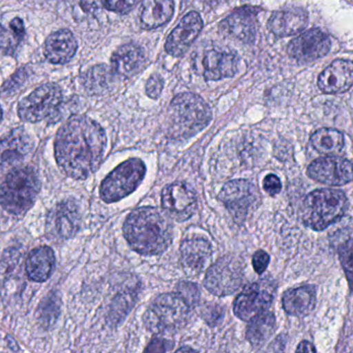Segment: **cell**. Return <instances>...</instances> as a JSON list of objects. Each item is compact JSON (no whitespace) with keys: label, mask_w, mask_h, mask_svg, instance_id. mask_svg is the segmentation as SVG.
Instances as JSON below:
<instances>
[{"label":"cell","mask_w":353,"mask_h":353,"mask_svg":"<svg viewBox=\"0 0 353 353\" xmlns=\"http://www.w3.org/2000/svg\"><path fill=\"white\" fill-rule=\"evenodd\" d=\"M249 321L247 339L254 347H260L265 344L266 341L276 330V318L272 312L265 311L258 314Z\"/></svg>","instance_id":"obj_28"},{"label":"cell","mask_w":353,"mask_h":353,"mask_svg":"<svg viewBox=\"0 0 353 353\" xmlns=\"http://www.w3.org/2000/svg\"><path fill=\"white\" fill-rule=\"evenodd\" d=\"M263 189L268 195H278L282 189V183L276 175L268 174L263 179Z\"/></svg>","instance_id":"obj_37"},{"label":"cell","mask_w":353,"mask_h":353,"mask_svg":"<svg viewBox=\"0 0 353 353\" xmlns=\"http://www.w3.org/2000/svg\"><path fill=\"white\" fill-rule=\"evenodd\" d=\"M1 119H3V109L0 107V121H1Z\"/></svg>","instance_id":"obj_42"},{"label":"cell","mask_w":353,"mask_h":353,"mask_svg":"<svg viewBox=\"0 0 353 353\" xmlns=\"http://www.w3.org/2000/svg\"><path fill=\"white\" fill-rule=\"evenodd\" d=\"M26 36L24 23L20 18H15L9 28L0 26V55H12Z\"/></svg>","instance_id":"obj_30"},{"label":"cell","mask_w":353,"mask_h":353,"mask_svg":"<svg viewBox=\"0 0 353 353\" xmlns=\"http://www.w3.org/2000/svg\"><path fill=\"white\" fill-rule=\"evenodd\" d=\"M174 13L173 0H143L140 22L145 30H154L170 21Z\"/></svg>","instance_id":"obj_25"},{"label":"cell","mask_w":353,"mask_h":353,"mask_svg":"<svg viewBox=\"0 0 353 353\" xmlns=\"http://www.w3.org/2000/svg\"><path fill=\"white\" fill-rule=\"evenodd\" d=\"M110 79V73L106 65H97L83 76V85L92 94H102L108 90Z\"/></svg>","instance_id":"obj_31"},{"label":"cell","mask_w":353,"mask_h":353,"mask_svg":"<svg viewBox=\"0 0 353 353\" xmlns=\"http://www.w3.org/2000/svg\"><path fill=\"white\" fill-rule=\"evenodd\" d=\"M257 13L258 10L250 7L235 10L221 22L220 30L226 36L251 44L257 34Z\"/></svg>","instance_id":"obj_17"},{"label":"cell","mask_w":353,"mask_h":353,"mask_svg":"<svg viewBox=\"0 0 353 353\" xmlns=\"http://www.w3.org/2000/svg\"><path fill=\"white\" fill-rule=\"evenodd\" d=\"M203 28L201 16L196 12L187 14L167 38L165 49L172 57H183L197 39Z\"/></svg>","instance_id":"obj_16"},{"label":"cell","mask_w":353,"mask_h":353,"mask_svg":"<svg viewBox=\"0 0 353 353\" xmlns=\"http://www.w3.org/2000/svg\"><path fill=\"white\" fill-rule=\"evenodd\" d=\"M347 210L348 199L342 191L316 190L303 200L301 220L309 228L322 231L342 219Z\"/></svg>","instance_id":"obj_4"},{"label":"cell","mask_w":353,"mask_h":353,"mask_svg":"<svg viewBox=\"0 0 353 353\" xmlns=\"http://www.w3.org/2000/svg\"><path fill=\"white\" fill-rule=\"evenodd\" d=\"M82 214L79 203L74 199L59 202L49 212L47 232L50 239L67 241L77 234L81 228Z\"/></svg>","instance_id":"obj_11"},{"label":"cell","mask_w":353,"mask_h":353,"mask_svg":"<svg viewBox=\"0 0 353 353\" xmlns=\"http://www.w3.org/2000/svg\"><path fill=\"white\" fill-rule=\"evenodd\" d=\"M239 68V57L226 51L210 50L202 59L203 77L208 81H216L233 77Z\"/></svg>","instance_id":"obj_22"},{"label":"cell","mask_w":353,"mask_h":353,"mask_svg":"<svg viewBox=\"0 0 353 353\" xmlns=\"http://www.w3.org/2000/svg\"><path fill=\"white\" fill-rule=\"evenodd\" d=\"M235 222L243 224L250 212L260 203V193L257 187L245 179L229 181L223 187L219 195Z\"/></svg>","instance_id":"obj_9"},{"label":"cell","mask_w":353,"mask_h":353,"mask_svg":"<svg viewBox=\"0 0 353 353\" xmlns=\"http://www.w3.org/2000/svg\"><path fill=\"white\" fill-rule=\"evenodd\" d=\"M164 82L162 77L159 74H154L150 76V79L146 82V94L150 98L158 99L162 94L163 88H164Z\"/></svg>","instance_id":"obj_35"},{"label":"cell","mask_w":353,"mask_h":353,"mask_svg":"<svg viewBox=\"0 0 353 353\" xmlns=\"http://www.w3.org/2000/svg\"><path fill=\"white\" fill-rule=\"evenodd\" d=\"M75 3L88 13H92L103 7V0H75Z\"/></svg>","instance_id":"obj_39"},{"label":"cell","mask_w":353,"mask_h":353,"mask_svg":"<svg viewBox=\"0 0 353 353\" xmlns=\"http://www.w3.org/2000/svg\"><path fill=\"white\" fill-rule=\"evenodd\" d=\"M168 345H166V341L160 338L152 339V342L145 348L146 352H165L168 350Z\"/></svg>","instance_id":"obj_40"},{"label":"cell","mask_w":353,"mask_h":353,"mask_svg":"<svg viewBox=\"0 0 353 353\" xmlns=\"http://www.w3.org/2000/svg\"><path fill=\"white\" fill-rule=\"evenodd\" d=\"M146 167L140 159L121 163L107 175L101 185L100 195L106 203H114L133 193L145 176Z\"/></svg>","instance_id":"obj_7"},{"label":"cell","mask_w":353,"mask_h":353,"mask_svg":"<svg viewBox=\"0 0 353 353\" xmlns=\"http://www.w3.org/2000/svg\"><path fill=\"white\" fill-rule=\"evenodd\" d=\"M311 143L320 154L336 156L344 148V135L338 130L324 128L311 136Z\"/></svg>","instance_id":"obj_29"},{"label":"cell","mask_w":353,"mask_h":353,"mask_svg":"<svg viewBox=\"0 0 353 353\" xmlns=\"http://www.w3.org/2000/svg\"><path fill=\"white\" fill-rule=\"evenodd\" d=\"M139 0H103V7L119 14H127L137 5Z\"/></svg>","instance_id":"obj_33"},{"label":"cell","mask_w":353,"mask_h":353,"mask_svg":"<svg viewBox=\"0 0 353 353\" xmlns=\"http://www.w3.org/2000/svg\"><path fill=\"white\" fill-rule=\"evenodd\" d=\"M297 352H316V348L313 346V344L307 342V341H303L301 344L299 345V347L296 348Z\"/></svg>","instance_id":"obj_41"},{"label":"cell","mask_w":353,"mask_h":353,"mask_svg":"<svg viewBox=\"0 0 353 353\" xmlns=\"http://www.w3.org/2000/svg\"><path fill=\"white\" fill-rule=\"evenodd\" d=\"M123 235L130 247L141 255H160L172 243L173 226L168 214L152 206L137 208L128 216Z\"/></svg>","instance_id":"obj_2"},{"label":"cell","mask_w":353,"mask_h":353,"mask_svg":"<svg viewBox=\"0 0 353 353\" xmlns=\"http://www.w3.org/2000/svg\"><path fill=\"white\" fill-rule=\"evenodd\" d=\"M340 258L348 280H350L351 272H352V239L351 237H349L348 241L341 248Z\"/></svg>","instance_id":"obj_34"},{"label":"cell","mask_w":353,"mask_h":353,"mask_svg":"<svg viewBox=\"0 0 353 353\" xmlns=\"http://www.w3.org/2000/svg\"><path fill=\"white\" fill-rule=\"evenodd\" d=\"M212 249L203 239H185L181 247V261L185 272L199 274L212 261Z\"/></svg>","instance_id":"obj_20"},{"label":"cell","mask_w":353,"mask_h":353,"mask_svg":"<svg viewBox=\"0 0 353 353\" xmlns=\"http://www.w3.org/2000/svg\"><path fill=\"white\" fill-rule=\"evenodd\" d=\"M106 146L104 129L90 117L76 115L57 132L55 159L68 176L85 179L98 170Z\"/></svg>","instance_id":"obj_1"},{"label":"cell","mask_w":353,"mask_h":353,"mask_svg":"<svg viewBox=\"0 0 353 353\" xmlns=\"http://www.w3.org/2000/svg\"><path fill=\"white\" fill-rule=\"evenodd\" d=\"M54 268V252L46 245L32 250L26 260V274L34 282H45L48 280Z\"/></svg>","instance_id":"obj_26"},{"label":"cell","mask_w":353,"mask_h":353,"mask_svg":"<svg viewBox=\"0 0 353 353\" xmlns=\"http://www.w3.org/2000/svg\"><path fill=\"white\" fill-rule=\"evenodd\" d=\"M274 297V286L268 280L249 285L235 299L233 311L243 321L268 311Z\"/></svg>","instance_id":"obj_12"},{"label":"cell","mask_w":353,"mask_h":353,"mask_svg":"<svg viewBox=\"0 0 353 353\" xmlns=\"http://www.w3.org/2000/svg\"><path fill=\"white\" fill-rule=\"evenodd\" d=\"M144 63V51L135 44H125L119 47L111 57L113 72L121 77H133L142 69Z\"/></svg>","instance_id":"obj_24"},{"label":"cell","mask_w":353,"mask_h":353,"mask_svg":"<svg viewBox=\"0 0 353 353\" xmlns=\"http://www.w3.org/2000/svg\"><path fill=\"white\" fill-rule=\"evenodd\" d=\"M77 48V41L73 32L69 30H61L47 38L44 54L51 63L65 65L73 59Z\"/></svg>","instance_id":"obj_23"},{"label":"cell","mask_w":353,"mask_h":353,"mask_svg":"<svg viewBox=\"0 0 353 353\" xmlns=\"http://www.w3.org/2000/svg\"><path fill=\"white\" fill-rule=\"evenodd\" d=\"M201 315L210 325H216V322L221 319V316H222V309L219 305L210 303V305L202 307Z\"/></svg>","instance_id":"obj_36"},{"label":"cell","mask_w":353,"mask_h":353,"mask_svg":"<svg viewBox=\"0 0 353 353\" xmlns=\"http://www.w3.org/2000/svg\"><path fill=\"white\" fill-rule=\"evenodd\" d=\"M353 83V63L351 61H332L318 78V88L324 94L347 92Z\"/></svg>","instance_id":"obj_19"},{"label":"cell","mask_w":353,"mask_h":353,"mask_svg":"<svg viewBox=\"0 0 353 353\" xmlns=\"http://www.w3.org/2000/svg\"><path fill=\"white\" fill-rule=\"evenodd\" d=\"M162 206L171 219L183 222L195 212L197 197L189 185L183 183H171L163 190Z\"/></svg>","instance_id":"obj_13"},{"label":"cell","mask_w":353,"mask_h":353,"mask_svg":"<svg viewBox=\"0 0 353 353\" xmlns=\"http://www.w3.org/2000/svg\"><path fill=\"white\" fill-rule=\"evenodd\" d=\"M40 190V179L34 169H15L0 185V205L10 214H24L34 205Z\"/></svg>","instance_id":"obj_5"},{"label":"cell","mask_w":353,"mask_h":353,"mask_svg":"<svg viewBox=\"0 0 353 353\" xmlns=\"http://www.w3.org/2000/svg\"><path fill=\"white\" fill-rule=\"evenodd\" d=\"M243 272L241 263L234 258L225 256L210 266L204 279V286L212 294L226 296L241 288Z\"/></svg>","instance_id":"obj_10"},{"label":"cell","mask_w":353,"mask_h":353,"mask_svg":"<svg viewBox=\"0 0 353 353\" xmlns=\"http://www.w3.org/2000/svg\"><path fill=\"white\" fill-rule=\"evenodd\" d=\"M270 255L266 252L260 251L256 252L253 256V268L255 272L258 274H263L264 270L268 268V264H270Z\"/></svg>","instance_id":"obj_38"},{"label":"cell","mask_w":353,"mask_h":353,"mask_svg":"<svg viewBox=\"0 0 353 353\" xmlns=\"http://www.w3.org/2000/svg\"><path fill=\"white\" fill-rule=\"evenodd\" d=\"M32 136L17 128L0 137V166H10L21 162L34 150Z\"/></svg>","instance_id":"obj_18"},{"label":"cell","mask_w":353,"mask_h":353,"mask_svg":"<svg viewBox=\"0 0 353 353\" xmlns=\"http://www.w3.org/2000/svg\"><path fill=\"white\" fill-rule=\"evenodd\" d=\"M208 103L192 92L177 94L168 110V134L173 139H189L201 132L212 121Z\"/></svg>","instance_id":"obj_3"},{"label":"cell","mask_w":353,"mask_h":353,"mask_svg":"<svg viewBox=\"0 0 353 353\" xmlns=\"http://www.w3.org/2000/svg\"><path fill=\"white\" fill-rule=\"evenodd\" d=\"M177 294L189 305L190 307H195L200 299L199 289L197 285L191 282H181L177 285Z\"/></svg>","instance_id":"obj_32"},{"label":"cell","mask_w":353,"mask_h":353,"mask_svg":"<svg viewBox=\"0 0 353 353\" xmlns=\"http://www.w3.org/2000/svg\"><path fill=\"white\" fill-rule=\"evenodd\" d=\"M309 17L305 10L301 8H288L274 12L268 22L270 32L279 38L293 36L305 30Z\"/></svg>","instance_id":"obj_21"},{"label":"cell","mask_w":353,"mask_h":353,"mask_svg":"<svg viewBox=\"0 0 353 353\" xmlns=\"http://www.w3.org/2000/svg\"><path fill=\"white\" fill-rule=\"evenodd\" d=\"M307 175L324 185H344L352 181V166L346 159L328 156L312 162L307 167Z\"/></svg>","instance_id":"obj_14"},{"label":"cell","mask_w":353,"mask_h":353,"mask_svg":"<svg viewBox=\"0 0 353 353\" xmlns=\"http://www.w3.org/2000/svg\"><path fill=\"white\" fill-rule=\"evenodd\" d=\"M189 317V305L179 294L166 293L150 303L144 323L154 334H174L187 324Z\"/></svg>","instance_id":"obj_6"},{"label":"cell","mask_w":353,"mask_h":353,"mask_svg":"<svg viewBox=\"0 0 353 353\" xmlns=\"http://www.w3.org/2000/svg\"><path fill=\"white\" fill-rule=\"evenodd\" d=\"M316 305V290L312 286L289 289L283 295V307L289 315L303 317L309 315Z\"/></svg>","instance_id":"obj_27"},{"label":"cell","mask_w":353,"mask_h":353,"mask_svg":"<svg viewBox=\"0 0 353 353\" xmlns=\"http://www.w3.org/2000/svg\"><path fill=\"white\" fill-rule=\"evenodd\" d=\"M63 103V92L54 83L45 84L24 98L18 106V115L26 123H39L57 114Z\"/></svg>","instance_id":"obj_8"},{"label":"cell","mask_w":353,"mask_h":353,"mask_svg":"<svg viewBox=\"0 0 353 353\" xmlns=\"http://www.w3.org/2000/svg\"><path fill=\"white\" fill-rule=\"evenodd\" d=\"M330 39L318 28L307 30L291 41L287 51L299 63H311L325 57L330 50Z\"/></svg>","instance_id":"obj_15"}]
</instances>
